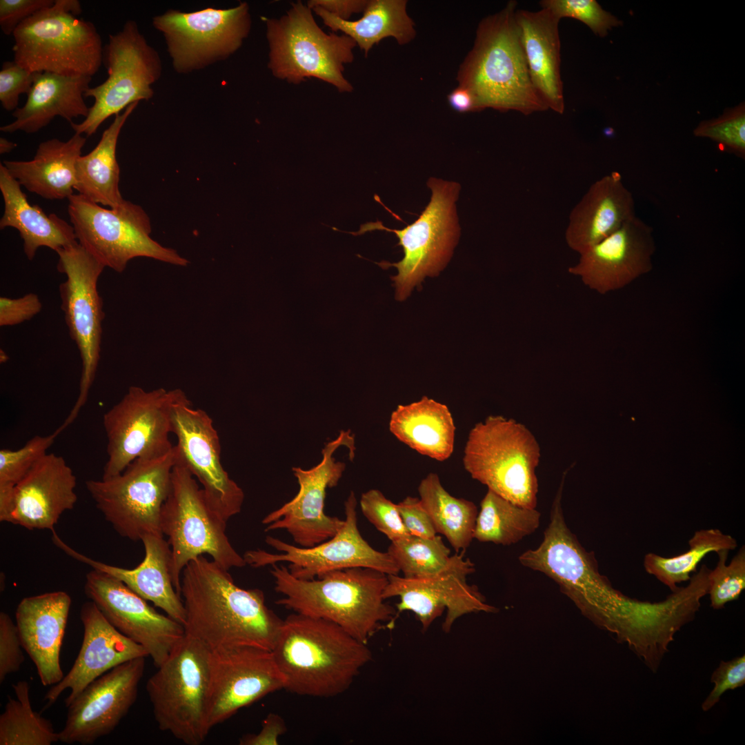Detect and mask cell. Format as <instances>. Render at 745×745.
Instances as JSON below:
<instances>
[{
	"label": "cell",
	"instance_id": "obj_1",
	"mask_svg": "<svg viewBox=\"0 0 745 745\" xmlns=\"http://www.w3.org/2000/svg\"><path fill=\"white\" fill-rule=\"evenodd\" d=\"M185 634L211 651L239 646L272 650L282 625L258 588L237 586L228 570L200 555L183 568Z\"/></svg>",
	"mask_w": 745,
	"mask_h": 745
},
{
	"label": "cell",
	"instance_id": "obj_2",
	"mask_svg": "<svg viewBox=\"0 0 745 745\" xmlns=\"http://www.w3.org/2000/svg\"><path fill=\"white\" fill-rule=\"evenodd\" d=\"M566 473L553 502L541 544L521 554L519 561L553 579L585 617L617 635L641 619L644 602L613 588L600 574L594 553L587 551L567 526L561 503Z\"/></svg>",
	"mask_w": 745,
	"mask_h": 745
},
{
	"label": "cell",
	"instance_id": "obj_3",
	"mask_svg": "<svg viewBox=\"0 0 745 745\" xmlns=\"http://www.w3.org/2000/svg\"><path fill=\"white\" fill-rule=\"evenodd\" d=\"M271 652L284 689L315 697L344 693L372 659L367 644L337 624L297 613L283 620Z\"/></svg>",
	"mask_w": 745,
	"mask_h": 745
},
{
	"label": "cell",
	"instance_id": "obj_4",
	"mask_svg": "<svg viewBox=\"0 0 745 745\" xmlns=\"http://www.w3.org/2000/svg\"><path fill=\"white\" fill-rule=\"evenodd\" d=\"M275 590L282 595L276 604L294 613L330 621L367 644L398 614L385 602L388 575L362 567L327 573L310 580L294 577L284 565H271Z\"/></svg>",
	"mask_w": 745,
	"mask_h": 745
},
{
	"label": "cell",
	"instance_id": "obj_5",
	"mask_svg": "<svg viewBox=\"0 0 745 745\" xmlns=\"http://www.w3.org/2000/svg\"><path fill=\"white\" fill-rule=\"evenodd\" d=\"M517 3L479 23L473 48L458 72L459 86L475 95L480 110H515L525 115L546 110L534 88L515 19Z\"/></svg>",
	"mask_w": 745,
	"mask_h": 745
},
{
	"label": "cell",
	"instance_id": "obj_6",
	"mask_svg": "<svg viewBox=\"0 0 745 745\" xmlns=\"http://www.w3.org/2000/svg\"><path fill=\"white\" fill-rule=\"evenodd\" d=\"M540 457L539 444L525 425L490 415L470 429L463 465L488 490L517 505L536 508Z\"/></svg>",
	"mask_w": 745,
	"mask_h": 745
},
{
	"label": "cell",
	"instance_id": "obj_7",
	"mask_svg": "<svg viewBox=\"0 0 745 745\" xmlns=\"http://www.w3.org/2000/svg\"><path fill=\"white\" fill-rule=\"evenodd\" d=\"M77 0H54L21 23L12 34L14 59L32 72L92 77L103 59L102 40L94 24L79 19Z\"/></svg>",
	"mask_w": 745,
	"mask_h": 745
},
{
	"label": "cell",
	"instance_id": "obj_8",
	"mask_svg": "<svg viewBox=\"0 0 745 745\" xmlns=\"http://www.w3.org/2000/svg\"><path fill=\"white\" fill-rule=\"evenodd\" d=\"M212 679V651L185 634L148 679L146 691L159 728L188 745L206 739Z\"/></svg>",
	"mask_w": 745,
	"mask_h": 745
},
{
	"label": "cell",
	"instance_id": "obj_9",
	"mask_svg": "<svg viewBox=\"0 0 745 745\" xmlns=\"http://www.w3.org/2000/svg\"><path fill=\"white\" fill-rule=\"evenodd\" d=\"M312 11L298 1L281 17L265 19L268 67L275 77L290 83L315 78L340 92H352L353 87L344 71L345 64L354 59L357 44L346 34L324 32Z\"/></svg>",
	"mask_w": 745,
	"mask_h": 745
},
{
	"label": "cell",
	"instance_id": "obj_10",
	"mask_svg": "<svg viewBox=\"0 0 745 745\" xmlns=\"http://www.w3.org/2000/svg\"><path fill=\"white\" fill-rule=\"evenodd\" d=\"M226 522L210 507L194 476L176 460L161 511L160 527L168 537L170 573L179 595L183 568L200 555H209L228 570L247 565L226 535Z\"/></svg>",
	"mask_w": 745,
	"mask_h": 745
},
{
	"label": "cell",
	"instance_id": "obj_11",
	"mask_svg": "<svg viewBox=\"0 0 745 745\" xmlns=\"http://www.w3.org/2000/svg\"><path fill=\"white\" fill-rule=\"evenodd\" d=\"M427 185L432 192L430 202L411 224L399 230L390 229L377 221L362 224L358 232H348L356 236L379 230L396 235L398 245L403 249L402 259L393 264H377L384 269L390 266L397 269V274L391 279L396 288V299L400 301L405 299L414 287L420 286L426 277L439 274L450 259L459 236L455 205L459 184L432 177Z\"/></svg>",
	"mask_w": 745,
	"mask_h": 745
},
{
	"label": "cell",
	"instance_id": "obj_12",
	"mask_svg": "<svg viewBox=\"0 0 745 745\" xmlns=\"http://www.w3.org/2000/svg\"><path fill=\"white\" fill-rule=\"evenodd\" d=\"M68 199L78 243L105 268L122 272L129 261L140 257L181 266L188 264L176 250L150 237V220L140 206L124 200L106 208L80 194Z\"/></svg>",
	"mask_w": 745,
	"mask_h": 745
},
{
	"label": "cell",
	"instance_id": "obj_13",
	"mask_svg": "<svg viewBox=\"0 0 745 745\" xmlns=\"http://www.w3.org/2000/svg\"><path fill=\"white\" fill-rule=\"evenodd\" d=\"M176 460L174 446L164 455L134 460L117 475L87 480L86 487L98 510L121 537L139 541L148 534L163 535L161 511Z\"/></svg>",
	"mask_w": 745,
	"mask_h": 745
},
{
	"label": "cell",
	"instance_id": "obj_14",
	"mask_svg": "<svg viewBox=\"0 0 745 745\" xmlns=\"http://www.w3.org/2000/svg\"><path fill=\"white\" fill-rule=\"evenodd\" d=\"M56 252L59 257L57 270L66 277L59 286L61 308L70 337L76 344L81 359L79 395L60 426L64 430L76 419L86 403L97 370L105 317L97 283L105 267L78 242Z\"/></svg>",
	"mask_w": 745,
	"mask_h": 745
},
{
	"label": "cell",
	"instance_id": "obj_15",
	"mask_svg": "<svg viewBox=\"0 0 745 745\" xmlns=\"http://www.w3.org/2000/svg\"><path fill=\"white\" fill-rule=\"evenodd\" d=\"M187 397L179 388L146 390L132 386L103 416L108 460L103 478L121 473L140 457H156L172 450L173 406Z\"/></svg>",
	"mask_w": 745,
	"mask_h": 745
},
{
	"label": "cell",
	"instance_id": "obj_16",
	"mask_svg": "<svg viewBox=\"0 0 745 745\" xmlns=\"http://www.w3.org/2000/svg\"><path fill=\"white\" fill-rule=\"evenodd\" d=\"M103 52L108 77L86 92L85 97L95 100L88 116L81 123H71L74 133L87 137L132 103L152 99V85L162 73L158 52L148 43L134 20H128L120 31L109 35Z\"/></svg>",
	"mask_w": 745,
	"mask_h": 745
},
{
	"label": "cell",
	"instance_id": "obj_17",
	"mask_svg": "<svg viewBox=\"0 0 745 745\" xmlns=\"http://www.w3.org/2000/svg\"><path fill=\"white\" fill-rule=\"evenodd\" d=\"M248 3L186 12L170 9L152 19L166 43L172 67L188 74L226 60L236 52L251 29Z\"/></svg>",
	"mask_w": 745,
	"mask_h": 745
},
{
	"label": "cell",
	"instance_id": "obj_18",
	"mask_svg": "<svg viewBox=\"0 0 745 745\" xmlns=\"http://www.w3.org/2000/svg\"><path fill=\"white\" fill-rule=\"evenodd\" d=\"M344 506V524L332 538L315 546L303 548L267 536L266 543L279 553H272L261 549L248 550L243 556L246 564L259 568L286 562L290 573L304 580L354 567L398 575L400 570L388 552L375 550L361 536L357 526V499L353 491L350 492Z\"/></svg>",
	"mask_w": 745,
	"mask_h": 745
},
{
	"label": "cell",
	"instance_id": "obj_19",
	"mask_svg": "<svg viewBox=\"0 0 745 745\" xmlns=\"http://www.w3.org/2000/svg\"><path fill=\"white\" fill-rule=\"evenodd\" d=\"M341 446L348 447L352 460L355 437L350 430H341L335 439L325 444L319 464L308 470L292 468L299 485V492L263 519L266 532L285 530L299 546L310 548L332 538L342 528L344 519L324 513L326 489L337 485L346 468L344 462L336 461L332 457Z\"/></svg>",
	"mask_w": 745,
	"mask_h": 745
},
{
	"label": "cell",
	"instance_id": "obj_20",
	"mask_svg": "<svg viewBox=\"0 0 745 745\" xmlns=\"http://www.w3.org/2000/svg\"><path fill=\"white\" fill-rule=\"evenodd\" d=\"M171 418L177 461L197 479L210 507L227 522L241 510L244 493L221 464L212 419L203 410L192 408L188 397L173 406Z\"/></svg>",
	"mask_w": 745,
	"mask_h": 745
},
{
	"label": "cell",
	"instance_id": "obj_21",
	"mask_svg": "<svg viewBox=\"0 0 745 745\" xmlns=\"http://www.w3.org/2000/svg\"><path fill=\"white\" fill-rule=\"evenodd\" d=\"M464 550L452 555L450 564L433 576L407 578L388 575V582L383 597H398V613H414L426 631L446 610L442 629L449 633L455 621L471 613H493L497 608L488 604L477 587L469 585L467 575L475 571V564L464 558Z\"/></svg>",
	"mask_w": 745,
	"mask_h": 745
},
{
	"label": "cell",
	"instance_id": "obj_22",
	"mask_svg": "<svg viewBox=\"0 0 745 745\" xmlns=\"http://www.w3.org/2000/svg\"><path fill=\"white\" fill-rule=\"evenodd\" d=\"M86 595L121 633L142 646L159 666L185 636L183 626L156 611L119 579L92 569L86 575Z\"/></svg>",
	"mask_w": 745,
	"mask_h": 745
},
{
	"label": "cell",
	"instance_id": "obj_23",
	"mask_svg": "<svg viewBox=\"0 0 745 745\" xmlns=\"http://www.w3.org/2000/svg\"><path fill=\"white\" fill-rule=\"evenodd\" d=\"M145 658L122 663L90 682L67 706L59 741L88 745L112 733L137 699Z\"/></svg>",
	"mask_w": 745,
	"mask_h": 745
},
{
	"label": "cell",
	"instance_id": "obj_24",
	"mask_svg": "<svg viewBox=\"0 0 745 745\" xmlns=\"http://www.w3.org/2000/svg\"><path fill=\"white\" fill-rule=\"evenodd\" d=\"M284 687L270 650L239 646L212 651L210 728Z\"/></svg>",
	"mask_w": 745,
	"mask_h": 745
},
{
	"label": "cell",
	"instance_id": "obj_25",
	"mask_svg": "<svg viewBox=\"0 0 745 745\" xmlns=\"http://www.w3.org/2000/svg\"><path fill=\"white\" fill-rule=\"evenodd\" d=\"M653 232L635 216L579 254L578 262L568 272L600 294L620 289L651 270L655 250Z\"/></svg>",
	"mask_w": 745,
	"mask_h": 745
},
{
	"label": "cell",
	"instance_id": "obj_26",
	"mask_svg": "<svg viewBox=\"0 0 745 745\" xmlns=\"http://www.w3.org/2000/svg\"><path fill=\"white\" fill-rule=\"evenodd\" d=\"M83 637L79 654L69 672L46 693L44 709L52 705L66 689L70 693L66 706L92 681L114 667L148 656L146 650L117 630L95 604L84 603L80 610Z\"/></svg>",
	"mask_w": 745,
	"mask_h": 745
},
{
	"label": "cell",
	"instance_id": "obj_27",
	"mask_svg": "<svg viewBox=\"0 0 745 745\" xmlns=\"http://www.w3.org/2000/svg\"><path fill=\"white\" fill-rule=\"evenodd\" d=\"M77 478L63 457L47 453L15 486L6 522L28 530H54L77 501Z\"/></svg>",
	"mask_w": 745,
	"mask_h": 745
},
{
	"label": "cell",
	"instance_id": "obj_28",
	"mask_svg": "<svg viewBox=\"0 0 745 745\" xmlns=\"http://www.w3.org/2000/svg\"><path fill=\"white\" fill-rule=\"evenodd\" d=\"M70 605L67 593L54 591L25 597L17 606L15 618L21 645L43 686L54 685L64 677L60 650Z\"/></svg>",
	"mask_w": 745,
	"mask_h": 745
},
{
	"label": "cell",
	"instance_id": "obj_29",
	"mask_svg": "<svg viewBox=\"0 0 745 745\" xmlns=\"http://www.w3.org/2000/svg\"><path fill=\"white\" fill-rule=\"evenodd\" d=\"M52 533L53 543L67 555L92 569L119 579L143 599L162 609L167 615L183 624L184 605L173 585L170 573L171 548L163 535H146L141 539L145 550L143 561L137 567L127 569L90 558L69 546L55 530Z\"/></svg>",
	"mask_w": 745,
	"mask_h": 745
},
{
	"label": "cell",
	"instance_id": "obj_30",
	"mask_svg": "<svg viewBox=\"0 0 745 745\" xmlns=\"http://www.w3.org/2000/svg\"><path fill=\"white\" fill-rule=\"evenodd\" d=\"M635 215L632 192L622 175L611 172L590 185L570 212L567 245L581 254L617 230Z\"/></svg>",
	"mask_w": 745,
	"mask_h": 745
},
{
	"label": "cell",
	"instance_id": "obj_31",
	"mask_svg": "<svg viewBox=\"0 0 745 745\" xmlns=\"http://www.w3.org/2000/svg\"><path fill=\"white\" fill-rule=\"evenodd\" d=\"M515 19L532 83L548 108L564 111L560 74V19L549 10H516Z\"/></svg>",
	"mask_w": 745,
	"mask_h": 745
},
{
	"label": "cell",
	"instance_id": "obj_32",
	"mask_svg": "<svg viewBox=\"0 0 745 745\" xmlns=\"http://www.w3.org/2000/svg\"><path fill=\"white\" fill-rule=\"evenodd\" d=\"M91 81L92 77L86 75L36 72L26 102L13 112L15 119L0 130L31 134L48 126L56 117L70 123L74 118H86L90 108L84 97Z\"/></svg>",
	"mask_w": 745,
	"mask_h": 745
},
{
	"label": "cell",
	"instance_id": "obj_33",
	"mask_svg": "<svg viewBox=\"0 0 745 745\" xmlns=\"http://www.w3.org/2000/svg\"><path fill=\"white\" fill-rule=\"evenodd\" d=\"M86 138L74 133L67 141L51 139L39 143L29 161L3 164L21 186L48 199H68L76 186V163Z\"/></svg>",
	"mask_w": 745,
	"mask_h": 745
},
{
	"label": "cell",
	"instance_id": "obj_34",
	"mask_svg": "<svg viewBox=\"0 0 745 745\" xmlns=\"http://www.w3.org/2000/svg\"><path fill=\"white\" fill-rule=\"evenodd\" d=\"M21 187L1 163L0 190L4 210L0 228L12 227L18 230L23 239V252L29 260L34 259L41 247L56 252L78 242L72 224L56 214L47 215L38 206H32Z\"/></svg>",
	"mask_w": 745,
	"mask_h": 745
},
{
	"label": "cell",
	"instance_id": "obj_35",
	"mask_svg": "<svg viewBox=\"0 0 745 745\" xmlns=\"http://www.w3.org/2000/svg\"><path fill=\"white\" fill-rule=\"evenodd\" d=\"M390 431L417 453L442 461L454 450L455 426L448 406L426 396L392 413Z\"/></svg>",
	"mask_w": 745,
	"mask_h": 745
},
{
	"label": "cell",
	"instance_id": "obj_36",
	"mask_svg": "<svg viewBox=\"0 0 745 745\" xmlns=\"http://www.w3.org/2000/svg\"><path fill=\"white\" fill-rule=\"evenodd\" d=\"M138 104L133 103L115 115L95 148L77 159L74 190L78 194L109 208H115L125 200L119 190L120 169L116 149L121 128Z\"/></svg>",
	"mask_w": 745,
	"mask_h": 745
},
{
	"label": "cell",
	"instance_id": "obj_37",
	"mask_svg": "<svg viewBox=\"0 0 745 745\" xmlns=\"http://www.w3.org/2000/svg\"><path fill=\"white\" fill-rule=\"evenodd\" d=\"M406 3L404 0L368 1L362 17L355 21L341 19L319 7L311 10L324 25L350 37L367 55L384 38L393 37L401 45L414 39V22L407 14Z\"/></svg>",
	"mask_w": 745,
	"mask_h": 745
},
{
	"label": "cell",
	"instance_id": "obj_38",
	"mask_svg": "<svg viewBox=\"0 0 745 745\" xmlns=\"http://www.w3.org/2000/svg\"><path fill=\"white\" fill-rule=\"evenodd\" d=\"M418 492L436 532L445 536L457 553L466 549L473 539L478 514L476 505L452 496L433 473L421 481Z\"/></svg>",
	"mask_w": 745,
	"mask_h": 745
},
{
	"label": "cell",
	"instance_id": "obj_39",
	"mask_svg": "<svg viewBox=\"0 0 745 745\" xmlns=\"http://www.w3.org/2000/svg\"><path fill=\"white\" fill-rule=\"evenodd\" d=\"M540 517L536 508L517 505L488 490L480 504L473 538L481 542L513 544L538 528Z\"/></svg>",
	"mask_w": 745,
	"mask_h": 745
},
{
	"label": "cell",
	"instance_id": "obj_40",
	"mask_svg": "<svg viewBox=\"0 0 745 745\" xmlns=\"http://www.w3.org/2000/svg\"><path fill=\"white\" fill-rule=\"evenodd\" d=\"M688 545L686 552L671 557L647 553L644 558L645 570L674 592L679 588L677 584L690 580L691 573L696 572L697 565L707 554L734 550L737 543L730 535L711 528L696 531Z\"/></svg>",
	"mask_w": 745,
	"mask_h": 745
},
{
	"label": "cell",
	"instance_id": "obj_41",
	"mask_svg": "<svg viewBox=\"0 0 745 745\" xmlns=\"http://www.w3.org/2000/svg\"><path fill=\"white\" fill-rule=\"evenodd\" d=\"M16 699L8 697L0 715V745H50L59 741L51 722L31 706L26 681L12 685Z\"/></svg>",
	"mask_w": 745,
	"mask_h": 745
},
{
	"label": "cell",
	"instance_id": "obj_42",
	"mask_svg": "<svg viewBox=\"0 0 745 745\" xmlns=\"http://www.w3.org/2000/svg\"><path fill=\"white\" fill-rule=\"evenodd\" d=\"M388 553L404 577H424L438 574L450 563L452 556L442 538L409 536L392 542Z\"/></svg>",
	"mask_w": 745,
	"mask_h": 745
},
{
	"label": "cell",
	"instance_id": "obj_43",
	"mask_svg": "<svg viewBox=\"0 0 745 745\" xmlns=\"http://www.w3.org/2000/svg\"><path fill=\"white\" fill-rule=\"evenodd\" d=\"M729 550L717 553L718 562L713 570L710 569L708 594L711 606L719 610L728 602L736 600L745 588V547L742 546L727 564Z\"/></svg>",
	"mask_w": 745,
	"mask_h": 745
},
{
	"label": "cell",
	"instance_id": "obj_44",
	"mask_svg": "<svg viewBox=\"0 0 745 745\" xmlns=\"http://www.w3.org/2000/svg\"><path fill=\"white\" fill-rule=\"evenodd\" d=\"M60 434L36 435L18 450H0V490H10L25 477L32 466L48 453L56 437Z\"/></svg>",
	"mask_w": 745,
	"mask_h": 745
},
{
	"label": "cell",
	"instance_id": "obj_45",
	"mask_svg": "<svg viewBox=\"0 0 745 745\" xmlns=\"http://www.w3.org/2000/svg\"><path fill=\"white\" fill-rule=\"evenodd\" d=\"M696 137H706L719 147L744 159L745 108L744 103L728 109L717 119L703 121L694 130Z\"/></svg>",
	"mask_w": 745,
	"mask_h": 745
},
{
	"label": "cell",
	"instance_id": "obj_46",
	"mask_svg": "<svg viewBox=\"0 0 745 745\" xmlns=\"http://www.w3.org/2000/svg\"><path fill=\"white\" fill-rule=\"evenodd\" d=\"M539 4L559 19L570 17L582 21L600 37H605L612 28L622 25L620 20L605 11L595 0H543Z\"/></svg>",
	"mask_w": 745,
	"mask_h": 745
},
{
	"label": "cell",
	"instance_id": "obj_47",
	"mask_svg": "<svg viewBox=\"0 0 745 745\" xmlns=\"http://www.w3.org/2000/svg\"><path fill=\"white\" fill-rule=\"evenodd\" d=\"M360 508L366 518L391 542L410 535L403 523L397 504L381 491L371 489L364 493Z\"/></svg>",
	"mask_w": 745,
	"mask_h": 745
},
{
	"label": "cell",
	"instance_id": "obj_48",
	"mask_svg": "<svg viewBox=\"0 0 745 745\" xmlns=\"http://www.w3.org/2000/svg\"><path fill=\"white\" fill-rule=\"evenodd\" d=\"M35 73L14 61L3 63L0 70V101L3 109L14 111L18 108L20 95L28 94Z\"/></svg>",
	"mask_w": 745,
	"mask_h": 745
},
{
	"label": "cell",
	"instance_id": "obj_49",
	"mask_svg": "<svg viewBox=\"0 0 745 745\" xmlns=\"http://www.w3.org/2000/svg\"><path fill=\"white\" fill-rule=\"evenodd\" d=\"M17 624L5 612L0 613V682L19 670L24 662Z\"/></svg>",
	"mask_w": 745,
	"mask_h": 745
},
{
	"label": "cell",
	"instance_id": "obj_50",
	"mask_svg": "<svg viewBox=\"0 0 745 745\" xmlns=\"http://www.w3.org/2000/svg\"><path fill=\"white\" fill-rule=\"evenodd\" d=\"M711 682L714 687L702 704L704 711L711 709L728 690H733L745 684V655L731 660L721 661L713 671Z\"/></svg>",
	"mask_w": 745,
	"mask_h": 745
},
{
	"label": "cell",
	"instance_id": "obj_51",
	"mask_svg": "<svg viewBox=\"0 0 745 745\" xmlns=\"http://www.w3.org/2000/svg\"><path fill=\"white\" fill-rule=\"evenodd\" d=\"M54 3V0H1L0 28L2 32L8 36L12 35L21 23Z\"/></svg>",
	"mask_w": 745,
	"mask_h": 745
},
{
	"label": "cell",
	"instance_id": "obj_52",
	"mask_svg": "<svg viewBox=\"0 0 745 745\" xmlns=\"http://www.w3.org/2000/svg\"><path fill=\"white\" fill-rule=\"evenodd\" d=\"M42 310L39 296L29 292L21 297H0V326H12L30 320Z\"/></svg>",
	"mask_w": 745,
	"mask_h": 745
},
{
	"label": "cell",
	"instance_id": "obj_53",
	"mask_svg": "<svg viewBox=\"0 0 745 745\" xmlns=\"http://www.w3.org/2000/svg\"><path fill=\"white\" fill-rule=\"evenodd\" d=\"M397 506L410 535L427 538L437 535L431 518L419 498L408 496Z\"/></svg>",
	"mask_w": 745,
	"mask_h": 745
},
{
	"label": "cell",
	"instance_id": "obj_54",
	"mask_svg": "<svg viewBox=\"0 0 745 745\" xmlns=\"http://www.w3.org/2000/svg\"><path fill=\"white\" fill-rule=\"evenodd\" d=\"M287 731L284 719L278 714L270 713L262 722L261 728L257 734H246L239 739L241 745H277L279 737Z\"/></svg>",
	"mask_w": 745,
	"mask_h": 745
},
{
	"label": "cell",
	"instance_id": "obj_55",
	"mask_svg": "<svg viewBox=\"0 0 745 745\" xmlns=\"http://www.w3.org/2000/svg\"><path fill=\"white\" fill-rule=\"evenodd\" d=\"M368 1L365 0H310L307 6L319 7L343 20H349L352 14L363 12Z\"/></svg>",
	"mask_w": 745,
	"mask_h": 745
},
{
	"label": "cell",
	"instance_id": "obj_56",
	"mask_svg": "<svg viewBox=\"0 0 745 745\" xmlns=\"http://www.w3.org/2000/svg\"><path fill=\"white\" fill-rule=\"evenodd\" d=\"M448 102L454 110L459 112L480 111L475 95L468 88L459 86L448 96Z\"/></svg>",
	"mask_w": 745,
	"mask_h": 745
},
{
	"label": "cell",
	"instance_id": "obj_57",
	"mask_svg": "<svg viewBox=\"0 0 745 745\" xmlns=\"http://www.w3.org/2000/svg\"><path fill=\"white\" fill-rule=\"evenodd\" d=\"M17 143L10 141L3 137L0 138V153L6 154L10 152L15 147Z\"/></svg>",
	"mask_w": 745,
	"mask_h": 745
}]
</instances>
